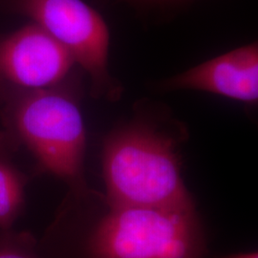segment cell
<instances>
[{"instance_id": "cell-5", "label": "cell", "mask_w": 258, "mask_h": 258, "mask_svg": "<svg viewBox=\"0 0 258 258\" xmlns=\"http://www.w3.org/2000/svg\"><path fill=\"white\" fill-rule=\"evenodd\" d=\"M74 57L35 23L0 37V107L21 94L63 82Z\"/></svg>"}, {"instance_id": "cell-2", "label": "cell", "mask_w": 258, "mask_h": 258, "mask_svg": "<svg viewBox=\"0 0 258 258\" xmlns=\"http://www.w3.org/2000/svg\"><path fill=\"white\" fill-rule=\"evenodd\" d=\"M80 99L70 75L61 83L21 94L0 107L2 130L13 143L28 149L40 170L64 181L76 197L89 192Z\"/></svg>"}, {"instance_id": "cell-1", "label": "cell", "mask_w": 258, "mask_h": 258, "mask_svg": "<svg viewBox=\"0 0 258 258\" xmlns=\"http://www.w3.org/2000/svg\"><path fill=\"white\" fill-rule=\"evenodd\" d=\"M177 139L140 112L111 132L102 149V174L110 208L195 207L181 174Z\"/></svg>"}, {"instance_id": "cell-9", "label": "cell", "mask_w": 258, "mask_h": 258, "mask_svg": "<svg viewBox=\"0 0 258 258\" xmlns=\"http://www.w3.org/2000/svg\"><path fill=\"white\" fill-rule=\"evenodd\" d=\"M225 258H258V253L256 251L253 252H246V253H238V254H233Z\"/></svg>"}, {"instance_id": "cell-8", "label": "cell", "mask_w": 258, "mask_h": 258, "mask_svg": "<svg viewBox=\"0 0 258 258\" xmlns=\"http://www.w3.org/2000/svg\"><path fill=\"white\" fill-rule=\"evenodd\" d=\"M0 258H41L36 238L28 231H0Z\"/></svg>"}, {"instance_id": "cell-6", "label": "cell", "mask_w": 258, "mask_h": 258, "mask_svg": "<svg viewBox=\"0 0 258 258\" xmlns=\"http://www.w3.org/2000/svg\"><path fill=\"white\" fill-rule=\"evenodd\" d=\"M166 90H198L255 104L258 101V45L236 48L166 80Z\"/></svg>"}, {"instance_id": "cell-3", "label": "cell", "mask_w": 258, "mask_h": 258, "mask_svg": "<svg viewBox=\"0 0 258 258\" xmlns=\"http://www.w3.org/2000/svg\"><path fill=\"white\" fill-rule=\"evenodd\" d=\"M206 239L194 208H110L83 242L86 258H204Z\"/></svg>"}, {"instance_id": "cell-4", "label": "cell", "mask_w": 258, "mask_h": 258, "mask_svg": "<svg viewBox=\"0 0 258 258\" xmlns=\"http://www.w3.org/2000/svg\"><path fill=\"white\" fill-rule=\"evenodd\" d=\"M0 11L24 16L64 46L87 73L91 95L120 99L122 88L109 72V31L83 0H0Z\"/></svg>"}, {"instance_id": "cell-7", "label": "cell", "mask_w": 258, "mask_h": 258, "mask_svg": "<svg viewBox=\"0 0 258 258\" xmlns=\"http://www.w3.org/2000/svg\"><path fill=\"white\" fill-rule=\"evenodd\" d=\"M19 150L0 129V231L13 230L25 208L29 177L15 162Z\"/></svg>"}]
</instances>
